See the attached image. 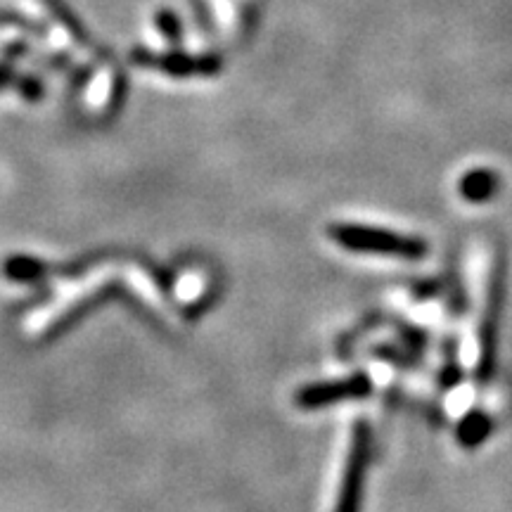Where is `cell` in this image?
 Here are the masks:
<instances>
[{
    "instance_id": "cell-9",
    "label": "cell",
    "mask_w": 512,
    "mask_h": 512,
    "mask_svg": "<svg viewBox=\"0 0 512 512\" xmlns=\"http://www.w3.org/2000/svg\"><path fill=\"white\" fill-rule=\"evenodd\" d=\"M460 377H463V370H460V363H458V351H456V344H448V351H446V366L441 370V387L444 389H451L460 384Z\"/></svg>"
},
{
    "instance_id": "cell-8",
    "label": "cell",
    "mask_w": 512,
    "mask_h": 512,
    "mask_svg": "<svg viewBox=\"0 0 512 512\" xmlns=\"http://www.w3.org/2000/svg\"><path fill=\"white\" fill-rule=\"evenodd\" d=\"M5 275L12 280H19V283H31V280L43 275V264L36 259H29V256H15V259L5 264Z\"/></svg>"
},
{
    "instance_id": "cell-2",
    "label": "cell",
    "mask_w": 512,
    "mask_h": 512,
    "mask_svg": "<svg viewBox=\"0 0 512 512\" xmlns=\"http://www.w3.org/2000/svg\"><path fill=\"white\" fill-rule=\"evenodd\" d=\"M505 292H508V261H505V254L501 252L496 256L494 266H491L482 328H479V363H477L479 384H486L496 373L498 332H501Z\"/></svg>"
},
{
    "instance_id": "cell-7",
    "label": "cell",
    "mask_w": 512,
    "mask_h": 512,
    "mask_svg": "<svg viewBox=\"0 0 512 512\" xmlns=\"http://www.w3.org/2000/svg\"><path fill=\"white\" fill-rule=\"evenodd\" d=\"M491 430H494V418L489 413H484L482 408H472L470 413L460 420L458 425V441L465 448H477L489 439Z\"/></svg>"
},
{
    "instance_id": "cell-1",
    "label": "cell",
    "mask_w": 512,
    "mask_h": 512,
    "mask_svg": "<svg viewBox=\"0 0 512 512\" xmlns=\"http://www.w3.org/2000/svg\"><path fill=\"white\" fill-rule=\"evenodd\" d=\"M328 235L339 247L358 254H377L418 261L425 259L427 252H430V245L422 238L401 235L387 228L363 226V223H332L328 228Z\"/></svg>"
},
{
    "instance_id": "cell-5",
    "label": "cell",
    "mask_w": 512,
    "mask_h": 512,
    "mask_svg": "<svg viewBox=\"0 0 512 512\" xmlns=\"http://www.w3.org/2000/svg\"><path fill=\"white\" fill-rule=\"evenodd\" d=\"M138 64H150V67L162 69V72L171 74V76H209L214 74L216 69L221 67L219 57L214 55H181V53H171V55H136Z\"/></svg>"
},
{
    "instance_id": "cell-3",
    "label": "cell",
    "mask_w": 512,
    "mask_h": 512,
    "mask_svg": "<svg viewBox=\"0 0 512 512\" xmlns=\"http://www.w3.org/2000/svg\"><path fill=\"white\" fill-rule=\"evenodd\" d=\"M370 460H373V430H370L368 422L358 420L354 425V434H351L349 456L347 465H344L342 484H339L335 512L363 510V489H366Z\"/></svg>"
},
{
    "instance_id": "cell-6",
    "label": "cell",
    "mask_w": 512,
    "mask_h": 512,
    "mask_svg": "<svg viewBox=\"0 0 512 512\" xmlns=\"http://www.w3.org/2000/svg\"><path fill=\"white\" fill-rule=\"evenodd\" d=\"M498 192V174L491 169H472L460 181V195L472 204H484Z\"/></svg>"
},
{
    "instance_id": "cell-10",
    "label": "cell",
    "mask_w": 512,
    "mask_h": 512,
    "mask_svg": "<svg viewBox=\"0 0 512 512\" xmlns=\"http://www.w3.org/2000/svg\"><path fill=\"white\" fill-rule=\"evenodd\" d=\"M157 29L169 38L181 36V24H178L174 12H159V15H157Z\"/></svg>"
},
{
    "instance_id": "cell-4",
    "label": "cell",
    "mask_w": 512,
    "mask_h": 512,
    "mask_svg": "<svg viewBox=\"0 0 512 512\" xmlns=\"http://www.w3.org/2000/svg\"><path fill=\"white\" fill-rule=\"evenodd\" d=\"M370 392H373V380H370V375L356 373L344 377V380L309 384V387L299 389L297 396H294V403H297L299 408H304V411H320V408L335 406V403L366 399Z\"/></svg>"
}]
</instances>
